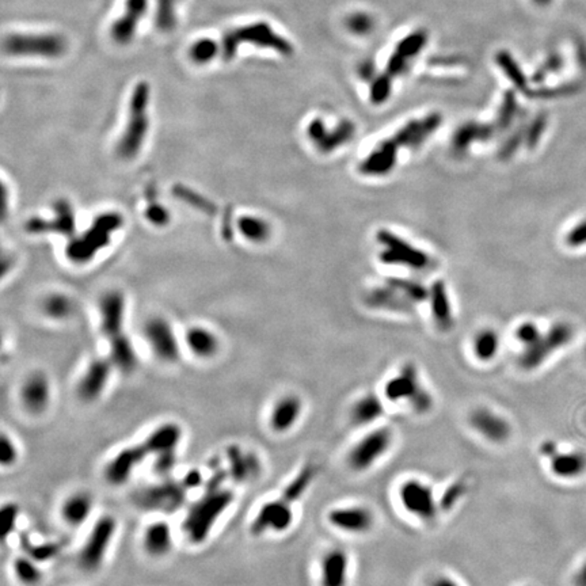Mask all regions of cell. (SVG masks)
<instances>
[{
    "label": "cell",
    "instance_id": "22",
    "mask_svg": "<svg viewBox=\"0 0 586 586\" xmlns=\"http://www.w3.org/2000/svg\"><path fill=\"white\" fill-rule=\"evenodd\" d=\"M146 338L151 350L167 364H173L179 358V345L170 326L162 320H153L146 328Z\"/></svg>",
    "mask_w": 586,
    "mask_h": 586
},
{
    "label": "cell",
    "instance_id": "20",
    "mask_svg": "<svg viewBox=\"0 0 586 586\" xmlns=\"http://www.w3.org/2000/svg\"><path fill=\"white\" fill-rule=\"evenodd\" d=\"M183 436L185 432L179 423L166 421L155 426L141 443L150 453V458H155L167 452H178Z\"/></svg>",
    "mask_w": 586,
    "mask_h": 586
},
{
    "label": "cell",
    "instance_id": "53",
    "mask_svg": "<svg viewBox=\"0 0 586 586\" xmlns=\"http://www.w3.org/2000/svg\"><path fill=\"white\" fill-rule=\"evenodd\" d=\"M559 444L554 440H545L540 445H539V453L542 458H545L547 460H550L552 456H555L559 452Z\"/></svg>",
    "mask_w": 586,
    "mask_h": 586
},
{
    "label": "cell",
    "instance_id": "6",
    "mask_svg": "<svg viewBox=\"0 0 586 586\" xmlns=\"http://www.w3.org/2000/svg\"><path fill=\"white\" fill-rule=\"evenodd\" d=\"M117 530L118 521L111 515H103L93 524L78 554V565L83 572H96L102 567Z\"/></svg>",
    "mask_w": 586,
    "mask_h": 586
},
{
    "label": "cell",
    "instance_id": "23",
    "mask_svg": "<svg viewBox=\"0 0 586 586\" xmlns=\"http://www.w3.org/2000/svg\"><path fill=\"white\" fill-rule=\"evenodd\" d=\"M94 512V497L89 491H74L60 505L61 521L72 530L83 527Z\"/></svg>",
    "mask_w": 586,
    "mask_h": 586
},
{
    "label": "cell",
    "instance_id": "25",
    "mask_svg": "<svg viewBox=\"0 0 586 586\" xmlns=\"http://www.w3.org/2000/svg\"><path fill=\"white\" fill-rule=\"evenodd\" d=\"M379 241L387 246V251L382 256L384 262L390 263H406L414 268H423L426 265V256L411 248L408 243L398 239L393 233L383 231L379 233Z\"/></svg>",
    "mask_w": 586,
    "mask_h": 586
},
{
    "label": "cell",
    "instance_id": "38",
    "mask_svg": "<svg viewBox=\"0 0 586 586\" xmlns=\"http://www.w3.org/2000/svg\"><path fill=\"white\" fill-rule=\"evenodd\" d=\"M426 41H428L426 31H423V30L414 31V33H411L408 37H405L402 41L398 44L396 52L405 56L406 59L414 57L423 51Z\"/></svg>",
    "mask_w": 586,
    "mask_h": 586
},
{
    "label": "cell",
    "instance_id": "57",
    "mask_svg": "<svg viewBox=\"0 0 586 586\" xmlns=\"http://www.w3.org/2000/svg\"><path fill=\"white\" fill-rule=\"evenodd\" d=\"M574 586H586V560L574 575Z\"/></svg>",
    "mask_w": 586,
    "mask_h": 586
},
{
    "label": "cell",
    "instance_id": "7",
    "mask_svg": "<svg viewBox=\"0 0 586 586\" xmlns=\"http://www.w3.org/2000/svg\"><path fill=\"white\" fill-rule=\"evenodd\" d=\"M186 488L181 480L162 478L161 482L146 486L135 494L137 506L146 512L173 515L182 509L188 500Z\"/></svg>",
    "mask_w": 586,
    "mask_h": 586
},
{
    "label": "cell",
    "instance_id": "10",
    "mask_svg": "<svg viewBox=\"0 0 586 586\" xmlns=\"http://www.w3.org/2000/svg\"><path fill=\"white\" fill-rule=\"evenodd\" d=\"M326 520L333 530L348 536H367L378 522L373 509L364 504L334 506L328 510Z\"/></svg>",
    "mask_w": 586,
    "mask_h": 586
},
{
    "label": "cell",
    "instance_id": "37",
    "mask_svg": "<svg viewBox=\"0 0 586 586\" xmlns=\"http://www.w3.org/2000/svg\"><path fill=\"white\" fill-rule=\"evenodd\" d=\"M465 492H467V483L462 479L455 480L440 497L441 513L453 510V507L458 506V504L463 500Z\"/></svg>",
    "mask_w": 586,
    "mask_h": 586
},
{
    "label": "cell",
    "instance_id": "14",
    "mask_svg": "<svg viewBox=\"0 0 586 586\" xmlns=\"http://www.w3.org/2000/svg\"><path fill=\"white\" fill-rule=\"evenodd\" d=\"M352 558L343 547L328 548L318 563V585L350 586Z\"/></svg>",
    "mask_w": 586,
    "mask_h": 586
},
{
    "label": "cell",
    "instance_id": "8",
    "mask_svg": "<svg viewBox=\"0 0 586 586\" xmlns=\"http://www.w3.org/2000/svg\"><path fill=\"white\" fill-rule=\"evenodd\" d=\"M468 428L483 441L501 447L513 436V423L502 411L486 405L470 410L467 415Z\"/></svg>",
    "mask_w": 586,
    "mask_h": 586
},
{
    "label": "cell",
    "instance_id": "3",
    "mask_svg": "<svg viewBox=\"0 0 586 586\" xmlns=\"http://www.w3.org/2000/svg\"><path fill=\"white\" fill-rule=\"evenodd\" d=\"M395 445V432L388 425H376L357 438L346 452V467L355 474L373 470Z\"/></svg>",
    "mask_w": 586,
    "mask_h": 586
},
{
    "label": "cell",
    "instance_id": "44",
    "mask_svg": "<svg viewBox=\"0 0 586 586\" xmlns=\"http://www.w3.org/2000/svg\"><path fill=\"white\" fill-rule=\"evenodd\" d=\"M391 94V75L384 74L378 76L370 87V101L373 103H383Z\"/></svg>",
    "mask_w": 586,
    "mask_h": 586
},
{
    "label": "cell",
    "instance_id": "33",
    "mask_svg": "<svg viewBox=\"0 0 586 586\" xmlns=\"http://www.w3.org/2000/svg\"><path fill=\"white\" fill-rule=\"evenodd\" d=\"M497 63L504 71L505 75L513 82V84L520 89V90H525L527 89V78L522 72V69H520L517 61L513 59V56L510 55L506 51H501L497 54Z\"/></svg>",
    "mask_w": 586,
    "mask_h": 586
},
{
    "label": "cell",
    "instance_id": "5",
    "mask_svg": "<svg viewBox=\"0 0 586 586\" xmlns=\"http://www.w3.org/2000/svg\"><path fill=\"white\" fill-rule=\"evenodd\" d=\"M396 501L409 517L425 525L435 524L441 515L435 488L423 478H405L396 488Z\"/></svg>",
    "mask_w": 586,
    "mask_h": 586
},
{
    "label": "cell",
    "instance_id": "13",
    "mask_svg": "<svg viewBox=\"0 0 586 586\" xmlns=\"http://www.w3.org/2000/svg\"><path fill=\"white\" fill-rule=\"evenodd\" d=\"M572 338V328L569 325L559 323L531 346H525L524 352L518 357L520 367L525 370H533L540 367L548 355L558 350L559 348L569 343Z\"/></svg>",
    "mask_w": 586,
    "mask_h": 586
},
{
    "label": "cell",
    "instance_id": "48",
    "mask_svg": "<svg viewBox=\"0 0 586 586\" xmlns=\"http://www.w3.org/2000/svg\"><path fill=\"white\" fill-rule=\"evenodd\" d=\"M205 480L206 479L203 475V473L197 468H191L183 475V479H181L182 485L186 488L188 491L194 490V489H198V488H204Z\"/></svg>",
    "mask_w": 586,
    "mask_h": 586
},
{
    "label": "cell",
    "instance_id": "18",
    "mask_svg": "<svg viewBox=\"0 0 586 586\" xmlns=\"http://www.w3.org/2000/svg\"><path fill=\"white\" fill-rule=\"evenodd\" d=\"M226 462L230 480L236 485H243L254 478H259L262 471V463L258 455L253 450H242L238 444H231L227 447Z\"/></svg>",
    "mask_w": 586,
    "mask_h": 586
},
{
    "label": "cell",
    "instance_id": "50",
    "mask_svg": "<svg viewBox=\"0 0 586 586\" xmlns=\"http://www.w3.org/2000/svg\"><path fill=\"white\" fill-rule=\"evenodd\" d=\"M516 111V99H515V94L513 93H507L505 96L504 103L502 108L500 111V123L501 125H506L512 120L513 114Z\"/></svg>",
    "mask_w": 586,
    "mask_h": 586
},
{
    "label": "cell",
    "instance_id": "35",
    "mask_svg": "<svg viewBox=\"0 0 586 586\" xmlns=\"http://www.w3.org/2000/svg\"><path fill=\"white\" fill-rule=\"evenodd\" d=\"M21 517V507L15 502H7L0 509V535L1 540L6 542L18 527V521Z\"/></svg>",
    "mask_w": 586,
    "mask_h": 586
},
{
    "label": "cell",
    "instance_id": "39",
    "mask_svg": "<svg viewBox=\"0 0 586 586\" xmlns=\"http://www.w3.org/2000/svg\"><path fill=\"white\" fill-rule=\"evenodd\" d=\"M28 545L24 547L25 554H28L29 557L37 560L39 563H44L48 562L51 559L56 558L60 554V547L55 542H45V543H40V545H33L31 542H29L26 539Z\"/></svg>",
    "mask_w": 586,
    "mask_h": 586
},
{
    "label": "cell",
    "instance_id": "58",
    "mask_svg": "<svg viewBox=\"0 0 586 586\" xmlns=\"http://www.w3.org/2000/svg\"><path fill=\"white\" fill-rule=\"evenodd\" d=\"M537 6H542V7H545V6H548L552 0H533Z\"/></svg>",
    "mask_w": 586,
    "mask_h": 586
},
{
    "label": "cell",
    "instance_id": "51",
    "mask_svg": "<svg viewBox=\"0 0 586 586\" xmlns=\"http://www.w3.org/2000/svg\"><path fill=\"white\" fill-rule=\"evenodd\" d=\"M586 243V220L580 223L577 227H574L570 233L567 235V245L581 246Z\"/></svg>",
    "mask_w": 586,
    "mask_h": 586
},
{
    "label": "cell",
    "instance_id": "42",
    "mask_svg": "<svg viewBox=\"0 0 586 586\" xmlns=\"http://www.w3.org/2000/svg\"><path fill=\"white\" fill-rule=\"evenodd\" d=\"M178 463V452H167L153 458V473L156 477L170 478Z\"/></svg>",
    "mask_w": 586,
    "mask_h": 586
},
{
    "label": "cell",
    "instance_id": "29",
    "mask_svg": "<svg viewBox=\"0 0 586 586\" xmlns=\"http://www.w3.org/2000/svg\"><path fill=\"white\" fill-rule=\"evenodd\" d=\"M13 572L15 580L22 586H39L44 580L41 563L22 554L13 560Z\"/></svg>",
    "mask_w": 586,
    "mask_h": 586
},
{
    "label": "cell",
    "instance_id": "52",
    "mask_svg": "<svg viewBox=\"0 0 586 586\" xmlns=\"http://www.w3.org/2000/svg\"><path fill=\"white\" fill-rule=\"evenodd\" d=\"M406 63H408V59L395 51V54L390 57L387 63V74H390L391 76L400 74L406 67Z\"/></svg>",
    "mask_w": 586,
    "mask_h": 586
},
{
    "label": "cell",
    "instance_id": "36",
    "mask_svg": "<svg viewBox=\"0 0 586 586\" xmlns=\"http://www.w3.org/2000/svg\"><path fill=\"white\" fill-rule=\"evenodd\" d=\"M156 26L162 31H171L176 29V0H156Z\"/></svg>",
    "mask_w": 586,
    "mask_h": 586
},
{
    "label": "cell",
    "instance_id": "34",
    "mask_svg": "<svg viewBox=\"0 0 586 586\" xmlns=\"http://www.w3.org/2000/svg\"><path fill=\"white\" fill-rule=\"evenodd\" d=\"M218 52H221L218 42L212 39H200L191 44L189 56L196 64H206L212 61Z\"/></svg>",
    "mask_w": 586,
    "mask_h": 586
},
{
    "label": "cell",
    "instance_id": "54",
    "mask_svg": "<svg viewBox=\"0 0 586 586\" xmlns=\"http://www.w3.org/2000/svg\"><path fill=\"white\" fill-rule=\"evenodd\" d=\"M428 586H463L450 574H437Z\"/></svg>",
    "mask_w": 586,
    "mask_h": 586
},
{
    "label": "cell",
    "instance_id": "41",
    "mask_svg": "<svg viewBox=\"0 0 586 586\" xmlns=\"http://www.w3.org/2000/svg\"><path fill=\"white\" fill-rule=\"evenodd\" d=\"M491 133H492L491 128L477 125V123H468L463 126L459 131L458 136L455 137V144L458 147H465L473 138H486V137H490Z\"/></svg>",
    "mask_w": 586,
    "mask_h": 586
},
{
    "label": "cell",
    "instance_id": "28",
    "mask_svg": "<svg viewBox=\"0 0 586 586\" xmlns=\"http://www.w3.org/2000/svg\"><path fill=\"white\" fill-rule=\"evenodd\" d=\"M395 141L390 140L383 143L376 150L373 151L365 162L361 166V170L368 174H384L390 171L395 163Z\"/></svg>",
    "mask_w": 586,
    "mask_h": 586
},
{
    "label": "cell",
    "instance_id": "9",
    "mask_svg": "<svg viewBox=\"0 0 586 586\" xmlns=\"http://www.w3.org/2000/svg\"><path fill=\"white\" fill-rule=\"evenodd\" d=\"M295 524V505L281 495L259 506L250 522V533L254 537L265 535H283L292 530Z\"/></svg>",
    "mask_w": 586,
    "mask_h": 586
},
{
    "label": "cell",
    "instance_id": "56",
    "mask_svg": "<svg viewBox=\"0 0 586 586\" xmlns=\"http://www.w3.org/2000/svg\"><path fill=\"white\" fill-rule=\"evenodd\" d=\"M308 129H310V131H308L310 135H311V137L315 138V140H323V138L326 137L325 136V135H326V132H325V125H323V123H322L319 118L314 120V121L311 123V125H310Z\"/></svg>",
    "mask_w": 586,
    "mask_h": 586
},
{
    "label": "cell",
    "instance_id": "31",
    "mask_svg": "<svg viewBox=\"0 0 586 586\" xmlns=\"http://www.w3.org/2000/svg\"><path fill=\"white\" fill-rule=\"evenodd\" d=\"M110 363L113 367L123 370L125 373H131L136 368L137 357L132 343L128 341L123 335L116 337L111 340V352H110Z\"/></svg>",
    "mask_w": 586,
    "mask_h": 586
},
{
    "label": "cell",
    "instance_id": "49",
    "mask_svg": "<svg viewBox=\"0 0 586 586\" xmlns=\"http://www.w3.org/2000/svg\"><path fill=\"white\" fill-rule=\"evenodd\" d=\"M560 67H562V59L557 55L551 56V57H548V60L545 61V66H543L542 69L536 71V74L533 75V81H535V82H540V81L545 79V76H547V74H550V72H557V71L560 69Z\"/></svg>",
    "mask_w": 586,
    "mask_h": 586
},
{
    "label": "cell",
    "instance_id": "45",
    "mask_svg": "<svg viewBox=\"0 0 586 586\" xmlns=\"http://www.w3.org/2000/svg\"><path fill=\"white\" fill-rule=\"evenodd\" d=\"M348 28L358 36H365L368 34L369 31L373 28V21L369 15L364 14V13H357V14L350 15L348 18Z\"/></svg>",
    "mask_w": 586,
    "mask_h": 586
},
{
    "label": "cell",
    "instance_id": "17",
    "mask_svg": "<svg viewBox=\"0 0 586 586\" xmlns=\"http://www.w3.org/2000/svg\"><path fill=\"white\" fill-rule=\"evenodd\" d=\"M305 403L303 398L298 394H286L281 395L274 403L269 411L268 425L274 435L283 436L292 432L298 423H300L304 415Z\"/></svg>",
    "mask_w": 586,
    "mask_h": 586
},
{
    "label": "cell",
    "instance_id": "4",
    "mask_svg": "<svg viewBox=\"0 0 586 586\" xmlns=\"http://www.w3.org/2000/svg\"><path fill=\"white\" fill-rule=\"evenodd\" d=\"M243 42L256 45L258 48L273 49L283 56H291L295 52L293 45L283 36L277 34L268 22H256L241 28L231 29L223 34L220 42V54L223 60L231 61Z\"/></svg>",
    "mask_w": 586,
    "mask_h": 586
},
{
    "label": "cell",
    "instance_id": "21",
    "mask_svg": "<svg viewBox=\"0 0 586 586\" xmlns=\"http://www.w3.org/2000/svg\"><path fill=\"white\" fill-rule=\"evenodd\" d=\"M141 545L144 552L153 559L166 558L174 548V532L167 520L150 522L143 532Z\"/></svg>",
    "mask_w": 586,
    "mask_h": 586
},
{
    "label": "cell",
    "instance_id": "46",
    "mask_svg": "<svg viewBox=\"0 0 586 586\" xmlns=\"http://www.w3.org/2000/svg\"><path fill=\"white\" fill-rule=\"evenodd\" d=\"M353 131H355V128H353V125L349 123V121L342 123L341 125L338 126V129H337L335 133H333V135H330V136L323 138V140H325V148H326V150H331V148H334L335 146H340L342 141L348 140L349 137L353 135Z\"/></svg>",
    "mask_w": 586,
    "mask_h": 586
},
{
    "label": "cell",
    "instance_id": "40",
    "mask_svg": "<svg viewBox=\"0 0 586 586\" xmlns=\"http://www.w3.org/2000/svg\"><path fill=\"white\" fill-rule=\"evenodd\" d=\"M19 460L16 443L9 433L3 432L0 437V464L3 468H13Z\"/></svg>",
    "mask_w": 586,
    "mask_h": 586
},
{
    "label": "cell",
    "instance_id": "27",
    "mask_svg": "<svg viewBox=\"0 0 586 586\" xmlns=\"http://www.w3.org/2000/svg\"><path fill=\"white\" fill-rule=\"evenodd\" d=\"M318 474V467L313 463H305L293 478L286 483L281 491V497L292 504H298L314 485Z\"/></svg>",
    "mask_w": 586,
    "mask_h": 586
},
{
    "label": "cell",
    "instance_id": "24",
    "mask_svg": "<svg viewBox=\"0 0 586 586\" xmlns=\"http://www.w3.org/2000/svg\"><path fill=\"white\" fill-rule=\"evenodd\" d=\"M148 0H126L123 16H120L111 26L114 41L125 45L133 40L138 21L146 14Z\"/></svg>",
    "mask_w": 586,
    "mask_h": 586
},
{
    "label": "cell",
    "instance_id": "16",
    "mask_svg": "<svg viewBox=\"0 0 586 586\" xmlns=\"http://www.w3.org/2000/svg\"><path fill=\"white\" fill-rule=\"evenodd\" d=\"M111 369L113 364L110 360L96 358L91 361L76 384L75 393L78 399L86 405H91L99 400L109 385Z\"/></svg>",
    "mask_w": 586,
    "mask_h": 586
},
{
    "label": "cell",
    "instance_id": "32",
    "mask_svg": "<svg viewBox=\"0 0 586 586\" xmlns=\"http://www.w3.org/2000/svg\"><path fill=\"white\" fill-rule=\"evenodd\" d=\"M498 349H500V340L497 334L490 330L479 333L473 343L474 355L482 363L491 361L498 353Z\"/></svg>",
    "mask_w": 586,
    "mask_h": 586
},
{
    "label": "cell",
    "instance_id": "12",
    "mask_svg": "<svg viewBox=\"0 0 586 586\" xmlns=\"http://www.w3.org/2000/svg\"><path fill=\"white\" fill-rule=\"evenodd\" d=\"M150 458L143 443L125 445L117 450L103 467V478L113 488L125 486L137 471V468Z\"/></svg>",
    "mask_w": 586,
    "mask_h": 586
},
{
    "label": "cell",
    "instance_id": "55",
    "mask_svg": "<svg viewBox=\"0 0 586 586\" xmlns=\"http://www.w3.org/2000/svg\"><path fill=\"white\" fill-rule=\"evenodd\" d=\"M545 117H539V118H536V121H535V123L532 125V131L530 132V137H528L530 144H535V143L539 140V137H540L542 132H543V129H545Z\"/></svg>",
    "mask_w": 586,
    "mask_h": 586
},
{
    "label": "cell",
    "instance_id": "47",
    "mask_svg": "<svg viewBox=\"0 0 586 586\" xmlns=\"http://www.w3.org/2000/svg\"><path fill=\"white\" fill-rule=\"evenodd\" d=\"M518 341L521 342L525 346H531L535 342L539 341L542 334L539 331V328H536L532 323H525L522 326H520L516 333Z\"/></svg>",
    "mask_w": 586,
    "mask_h": 586
},
{
    "label": "cell",
    "instance_id": "43",
    "mask_svg": "<svg viewBox=\"0 0 586 586\" xmlns=\"http://www.w3.org/2000/svg\"><path fill=\"white\" fill-rule=\"evenodd\" d=\"M433 310L436 313V319L443 328H447L450 325V305L447 300V295L444 292V288L441 284L435 288V301H433Z\"/></svg>",
    "mask_w": 586,
    "mask_h": 586
},
{
    "label": "cell",
    "instance_id": "26",
    "mask_svg": "<svg viewBox=\"0 0 586 586\" xmlns=\"http://www.w3.org/2000/svg\"><path fill=\"white\" fill-rule=\"evenodd\" d=\"M551 474L558 479H577L586 473V453L581 450H559L548 460Z\"/></svg>",
    "mask_w": 586,
    "mask_h": 586
},
{
    "label": "cell",
    "instance_id": "2",
    "mask_svg": "<svg viewBox=\"0 0 586 586\" xmlns=\"http://www.w3.org/2000/svg\"><path fill=\"white\" fill-rule=\"evenodd\" d=\"M382 396L387 405L403 406L411 414L420 417L430 414L436 406L435 396L423 385L414 364H405L396 375L384 383Z\"/></svg>",
    "mask_w": 586,
    "mask_h": 586
},
{
    "label": "cell",
    "instance_id": "1",
    "mask_svg": "<svg viewBox=\"0 0 586 586\" xmlns=\"http://www.w3.org/2000/svg\"><path fill=\"white\" fill-rule=\"evenodd\" d=\"M235 501V494L227 486L218 490L204 491L191 505L182 524L183 535L193 545H204L215 530L218 520L226 515Z\"/></svg>",
    "mask_w": 586,
    "mask_h": 586
},
{
    "label": "cell",
    "instance_id": "19",
    "mask_svg": "<svg viewBox=\"0 0 586 586\" xmlns=\"http://www.w3.org/2000/svg\"><path fill=\"white\" fill-rule=\"evenodd\" d=\"M387 413V402L382 395L365 393L355 398L349 408V421L355 428H372L379 425Z\"/></svg>",
    "mask_w": 586,
    "mask_h": 586
},
{
    "label": "cell",
    "instance_id": "15",
    "mask_svg": "<svg viewBox=\"0 0 586 586\" xmlns=\"http://www.w3.org/2000/svg\"><path fill=\"white\" fill-rule=\"evenodd\" d=\"M21 408L29 415L40 417L52 403V385L49 378L42 372L30 373L19 388Z\"/></svg>",
    "mask_w": 586,
    "mask_h": 586
},
{
    "label": "cell",
    "instance_id": "30",
    "mask_svg": "<svg viewBox=\"0 0 586 586\" xmlns=\"http://www.w3.org/2000/svg\"><path fill=\"white\" fill-rule=\"evenodd\" d=\"M186 345L191 353L200 358H211L218 353V338L204 328H191L186 335Z\"/></svg>",
    "mask_w": 586,
    "mask_h": 586
},
{
    "label": "cell",
    "instance_id": "11",
    "mask_svg": "<svg viewBox=\"0 0 586 586\" xmlns=\"http://www.w3.org/2000/svg\"><path fill=\"white\" fill-rule=\"evenodd\" d=\"M67 49L60 34H10L4 39V51L11 56H39L55 59Z\"/></svg>",
    "mask_w": 586,
    "mask_h": 586
}]
</instances>
